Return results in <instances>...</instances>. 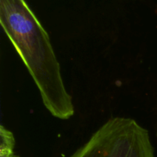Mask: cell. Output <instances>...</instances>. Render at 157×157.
I'll use <instances>...</instances> for the list:
<instances>
[{"label": "cell", "mask_w": 157, "mask_h": 157, "mask_svg": "<svg viewBox=\"0 0 157 157\" xmlns=\"http://www.w3.org/2000/svg\"><path fill=\"white\" fill-rule=\"evenodd\" d=\"M0 23L41 94L51 114L68 120L75 114L72 98L45 29L25 0H0Z\"/></svg>", "instance_id": "1"}, {"label": "cell", "mask_w": 157, "mask_h": 157, "mask_svg": "<svg viewBox=\"0 0 157 157\" xmlns=\"http://www.w3.org/2000/svg\"><path fill=\"white\" fill-rule=\"evenodd\" d=\"M70 157H155L148 130L136 121L113 117Z\"/></svg>", "instance_id": "2"}, {"label": "cell", "mask_w": 157, "mask_h": 157, "mask_svg": "<svg viewBox=\"0 0 157 157\" xmlns=\"http://www.w3.org/2000/svg\"><path fill=\"white\" fill-rule=\"evenodd\" d=\"M15 138L6 127H0V157H19L14 153Z\"/></svg>", "instance_id": "3"}, {"label": "cell", "mask_w": 157, "mask_h": 157, "mask_svg": "<svg viewBox=\"0 0 157 157\" xmlns=\"http://www.w3.org/2000/svg\"><path fill=\"white\" fill-rule=\"evenodd\" d=\"M156 135H157V131H156Z\"/></svg>", "instance_id": "4"}]
</instances>
